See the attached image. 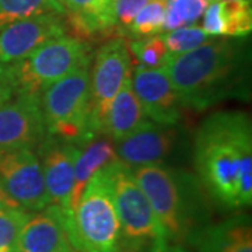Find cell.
<instances>
[{
	"instance_id": "6da1fadb",
	"label": "cell",
	"mask_w": 252,
	"mask_h": 252,
	"mask_svg": "<svg viewBox=\"0 0 252 252\" xmlns=\"http://www.w3.org/2000/svg\"><path fill=\"white\" fill-rule=\"evenodd\" d=\"M196 177L227 209L252 203V126L241 111H219L200 124L193 144Z\"/></svg>"
},
{
	"instance_id": "7a4b0ae2",
	"label": "cell",
	"mask_w": 252,
	"mask_h": 252,
	"mask_svg": "<svg viewBox=\"0 0 252 252\" xmlns=\"http://www.w3.org/2000/svg\"><path fill=\"white\" fill-rule=\"evenodd\" d=\"M181 107L206 111L251 91V52L244 38L215 36L187 54L168 55L161 66Z\"/></svg>"
},
{
	"instance_id": "3957f363",
	"label": "cell",
	"mask_w": 252,
	"mask_h": 252,
	"mask_svg": "<svg viewBox=\"0 0 252 252\" xmlns=\"http://www.w3.org/2000/svg\"><path fill=\"white\" fill-rule=\"evenodd\" d=\"M161 225L165 241L182 244L209 223L206 190L196 175L167 164L132 168Z\"/></svg>"
},
{
	"instance_id": "277c9868",
	"label": "cell",
	"mask_w": 252,
	"mask_h": 252,
	"mask_svg": "<svg viewBox=\"0 0 252 252\" xmlns=\"http://www.w3.org/2000/svg\"><path fill=\"white\" fill-rule=\"evenodd\" d=\"M114 162L93 175L66 219L73 248L81 252H121V225L114 189Z\"/></svg>"
},
{
	"instance_id": "5b68a950",
	"label": "cell",
	"mask_w": 252,
	"mask_h": 252,
	"mask_svg": "<svg viewBox=\"0 0 252 252\" xmlns=\"http://www.w3.org/2000/svg\"><path fill=\"white\" fill-rule=\"evenodd\" d=\"M91 66V64H90ZM90 66H81L39 94L46 133L80 144L91 139Z\"/></svg>"
},
{
	"instance_id": "8992f818",
	"label": "cell",
	"mask_w": 252,
	"mask_h": 252,
	"mask_svg": "<svg viewBox=\"0 0 252 252\" xmlns=\"http://www.w3.org/2000/svg\"><path fill=\"white\" fill-rule=\"evenodd\" d=\"M91 46L72 35H62L39 46L20 62L9 64L16 94L39 95L46 87L81 66H90Z\"/></svg>"
},
{
	"instance_id": "52a82bcc",
	"label": "cell",
	"mask_w": 252,
	"mask_h": 252,
	"mask_svg": "<svg viewBox=\"0 0 252 252\" xmlns=\"http://www.w3.org/2000/svg\"><path fill=\"white\" fill-rule=\"evenodd\" d=\"M112 189L121 225V252H142L167 243L149 199L121 160L114 162Z\"/></svg>"
},
{
	"instance_id": "ba28073f",
	"label": "cell",
	"mask_w": 252,
	"mask_h": 252,
	"mask_svg": "<svg viewBox=\"0 0 252 252\" xmlns=\"http://www.w3.org/2000/svg\"><path fill=\"white\" fill-rule=\"evenodd\" d=\"M129 74L130 55L125 36L111 38L91 61L89 130L93 137L104 135L111 102Z\"/></svg>"
},
{
	"instance_id": "9c48e42d",
	"label": "cell",
	"mask_w": 252,
	"mask_h": 252,
	"mask_svg": "<svg viewBox=\"0 0 252 252\" xmlns=\"http://www.w3.org/2000/svg\"><path fill=\"white\" fill-rule=\"evenodd\" d=\"M0 184L26 212H38L51 205L42 167L32 149H14L0 153Z\"/></svg>"
},
{
	"instance_id": "30bf717a",
	"label": "cell",
	"mask_w": 252,
	"mask_h": 252,
	"mask_svg": "<svg viewBox=\"0 0 252 252\" xmlns=\"http://www.w3.org/2000/svg\"><path fill=\"white\" fill-rule=\"evenodd\" d=\"M46 135L39 95L16 94L0 105V153L34 149Z\"/></svg>"
},
{
	"instance_id": "8fae6325",
	"label": "cell",
	"mask_w": 252,
	"mask_h": 252,
	"mask_svg": "<svg viewBox=\"0 0 252 252\" xmlns=\"http://www.w3.org/2000/svg\"><path fill=\"white\" fill-rule=\"evenodd\" d=\"M66 14V13H64ZM61 13L41 14L14 21L0 30V63L11 64L26 59L39 46L66 35V18Z\"/></svg>"
},
{
	"instance_id": "7c38bea8",
	"label": "cell",
	"mask_w": 252,
	"mask_h": 252,
	"mask_svg": "<svg viewBox=\"0 0 252 252\" xmlns=\"http://www.w3.org/2000/svg\"><path fill=\"white\" fill-rule=\"evenodd\" d=\"M79 146L59 137L46 135L36 146L45 187L51 205L69 212L73 185H74V162Z\"/></svg>"
},
{
	"instance_id": "4fadbf2b",
	"label": "cell",
	"mask_w": 252,
	"mask_h": 252,
	"mask_svg": "<svg viewBox=\"0 0 252 252\" xmlns=\"http://www.w3.org/2000/svg\"><path fill=\"white\" fill-rule=\"evenodd\" d=\"M180 142L177 125H161L146 121L119 142H115L118 158L130 168L162 164L174 153Z\"/></svg>"
},
{
	"instance_id": "5bb4252c",
	"label": "cell",
	"mask_w": 252,
	"mask_h": 252,
	"mask_svg": "<svg viewBox=\"0 0 252 252\" xmlns=\"http://www.w3.org/2000/svg\"><path fill=\"white\" fill-rule=\"evenodd\" d=\"M132 87L147 119L161 125H178L182 107L171 81L161 67L147 69L136 66L130 72Z\"/></svg>"
},
{
	"instance_id": "9a60e30c",
	"label": "cell",
	"mask_w": 252,
	"mask_h": 252,
	"mask_svg": "<svg viewBox=\"0 0 252 252\" xmlns=\"http://www.w3.org/2000/svg\"><path fill=\"white\" fill-rule=\"evenodd\" d=\"M72 248L66 213L61 207L48 205L28 213L18 234L16 252H67Z\"/></svg>"
},
{
	"instance_id": "2e32d148",
	"label": "cell",
	"mask_w": 252,
	"mask_h": 252,
	"mask_svg": "<svg viewBox=\"0 0 252 252\" xmlns=\"http://www.w3.org/2000/svg\"><path fill=\"white\" fill-rule=\"evenodd\" d=\"M196 252H252L251 219L247 215L207 223L188 238Z\"/></svg>"
},
{
	"instance_id": "e0dca14e",
	"label": "cell",
	"mask_w": 252,
	"mask_h": 252,
	"mask_svg": "<svg viewBox=\"0 0 252 252\" xmlns=\"http://www.w3.org/2000/svg\"><path fill=\"white\" fill-rule=\"evenodd\" d=\"M202 30L209 36L245 38L252 30L251 0H213L203 13Z\"/></svg>"
},
{
	"instance_id": "ac0fdd59",
	"label": "cell",
	"mask_w": 252,
	"mask_h": 252,
	"mask_svg": "<svg viewBox=\"0 0 252 252\" xmlns=\"http://www.w3.org/2000/svg\"><path fill=\"white\" fill-rule=\"evenodd\" d=\"M77 146H79V153L74 162V185H73L70 206H69V212L66 213V219L72 215L83 190L86 188L87 182L93 178V175H95L102 168L108 167L109 164L119 160L115 152V142L111 140L109 137L102 139L101 136H95Z\"/></svg>"
},
{
	"instance_id": "d6986e66",
	"label": "cell",
	"mask_w": 252,
	"mask_h": 252,
	"mask_svg": "<svg viewBox=\"0 0 252 252\" xmlns=\"http://www.w3.org/2000/svg\"><path fill=\"white\" fill-rule=\"evenodd\" d=\"M146 121L147 117L144 115L143 108L136 97L129 74L121 86L114 101L111 102L104 135L108 136L114 142H119L121 139L130 135Z\"/></svg>"
},
{
	"instance_id": "ffe728a7",
	"label": "cell",
	"mask_w": 252,
	"mask_h": 252,
	"mask_svg": "<svg viewBox=\"0 0 252 252\" xmlns=\"http://www.w3.org/2000/svg\"><path fill=\"white\" fill-rule=\"evenodd\" d=\"M49 13H66L58 0H0V30L14 21Z\"/></svg>"
},
{
	"instance_id": "44dd1931",
	"label": "cell",
	"mask_w": 252,
	"mask_h": 252,
	"mask_svg": "<svg viewBox=\"0 0 252 252\" xmlns=\"http://www.w3.org/2000/svg\"><path fill=\"white\" fill-rule=\"evenodd\" d=\"M210 0H168L162 31L192 26L203 16Z\"/></svg>"
},
{
	"instance_id": "7402d4cb",
	"label": "cell",
	"mask_w": 252,
	"mask_h": 252,
	"mask_svg": "<svg viewBox=\"0 0 252 252\" xmlns=\"http://www.w3.org/2000/svg\"><path fill=\"white\" fill-rule=\"evenodd\" d=\"M167 0H149L136 14L126 34L132 38L152 36L162 31Z\"/></svg>"
},
{
	"instance_id": "603a6c76",
	"label": "cell",
	"mask_w": 252,
	"mask_h": 252,
	"mask_svg": "<svg viewBox=\"0 0 252 252\" xmlns=\"http://www.w3.org/2000/svg\"><path fill=\"white\" fill-rule=\"evenodd\" d=\"M127 51L129 55L135 58L137 66L147 69L161 67L170 55L161 35L132 38V41L127 44Z\"/></svg>"
},
{
	"instance_id": "cb8c5ba5",
	"label": "cell",
	"mask_w": 252,
	"mask_h": 252,
	"mask_svg": "<svg viewBox=\"0 0 252 252\" xmlns=\"http://www.w3.org/2000/svg\"><path fill=\"white\" fill-rule=\"evenodd\" d=\"M161 38L170 55L187 54L210 39V36L196 26L175 28L167 31L164 35H161Z\"/></svg>"
},
{
	"instance_id": "d4e9b609",
	"label": "cell",
	"mask_w": 252,
	"mask_h": 252,
	"mask_svg": "<svg viewBox=\"0 0 252 252\" xmlns=\"http://www.w3.org/2000/svg\"><path fill=\"white\" fill-rule=\"evenodd\" d=\"M28 213L23 209H0V252H16L18 234Z\"/></svg>"
},
{
	"instance_id": "484cf974",
	"label": "cell",
	"mask_w": 252,
	"mask_h": 252,
	"mask_svg": "<svg viewBox=\"0 0 252 252\" xmlns=\"http://www.w3.org/2000/svg\"><path fill=\"white\" fill-rule=\"evenodd\" d=\"M147 1L149 0H112L114 16L121 35H125L127 28L130 27L132 21L135 20L136 14Z\"/></svg>"
},
{
	"instance_id": "4316f807",
	"label": "cell",
	"mask_w": 252,
	"mask_h": 252,
	"mask_svg": "<svg viewBox=\"0 0 252 252\" xmlns=\"http://www.w3.org/2000/svg\"><path fill=\"white\" fill-rule=\"evenodd\" d=\"M14 95H16V87L10 73L9 64L0 63V105L6 104Z\"/></svg>"
},
{
	"instance_id": "83f0119b",
	"label": "cell",
	"mask_w": 252,
	"mask_h": 252,
	"mask_svg": "<svg viewBox=\"0 0 252 252\" xmlns=\"http://www.w3.org/2000/svg\"><path fill=\"white\" fill-rule=\"evenodd\" d=\"M142 252H188L182 245L180 244H170V243H162L158 245H154L149 250H144Z\"/></svg>"
},
{
	"instance_id": "f1b7e54d",
	"label": "cell",
	"mask_w": 252,
	"mask_h": 252,
	"mask_svg": "<svg viewBox=\"0 0 252 252\" xmlns=\"http://www.w3.org/2000/svg\"><path fill=\"white\" fill-rule=\"evenodd\" d=\"M0 209H21L17 203L10 198L6 193V190L3 189L1 184H0Z\"/></svg>"
},
{
	"instance_id": "f546056e",
	"label": "cell",
	"mask_w": 252,
	"mask_h": 252,
	"mask_svg": "<svg viewBox=\"0 0 252 252\" xmlns=\"http://www.w3.org/2000/svg\"><path fill=\"white\" fill-rule=\"evenodd\" d=\"M67 252H81V251H77V250H74V248H72L70 251H67Z\"/></svg>"
},
{
	"instance_id": "4dcf8cb0",
	"label": "cell",
	"mask_w": 252,
	"mask_h": 252,
	"mask_svg": "<svg viewBox=\"0 0 252 252\" xmlns=\"http://www.w3.org/2000/svg\"><path fill=\"white\" fill-rule=\"evenodd\" d=\"M58 1H59V3H62L63 6H64V0H58Z\"/></svg>"
},
{
	"instance_id": "1f68e13d",
	"label": "cell",
	"mask_w": 252,
	"mask_h": 252,
	"mask_svg": "<svg viewBox=\"0 0 252 252\" xmlns=\"http://www.w3.org/2000/svg\"><path fill=\"white\" fill-rule=\"evenodd\" d=\"M210 1H213V0H210Z\"/></svg>"
},
{
	"instance_id": "d6a6232c",
	"label": "cell",
	"mask_w": 252,
	"mask_h": 252,
	"mask_svg": "<svg viewBox=\"0 0 252 252\" xmlns=\"http://www.w3.org/2000/svg\"><path fill=\"white\" fill-rule=\"evenodd\" d=\"M167 1H168V0H167Z\"/></svg>"
}]
</instances>
